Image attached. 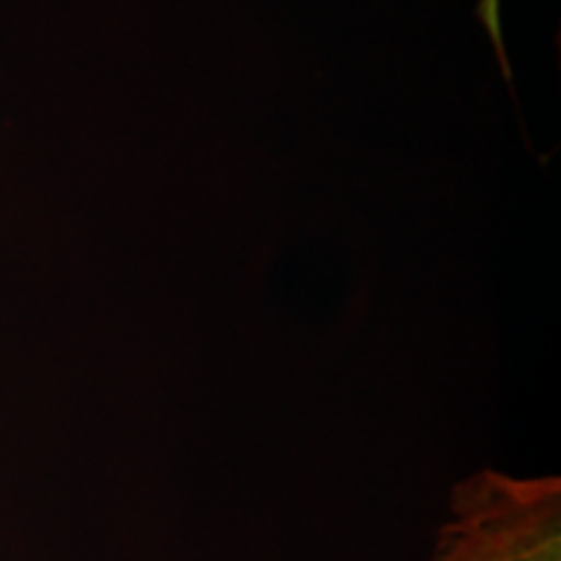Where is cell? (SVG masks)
<instances>
[{"label": "cell", "instance_id": "2", "mask_svg": "<svg viewBox=\"0 0 561 561\" xmlns=\"http://www.w3.org/2000/svg\"><path fill=\"white\" fill-rule=\"evenodd\" d=\"M479 19L481 24L486 26L491 42H494L496 47V58H500V66H502V73L510 76V62H507V53H504V39H502V21H500V0H481L479 3Z\"/></svg>", "mask_w": 561, "mask_h": 561}, {"label": "cell", "instance_id": "1", "mask_svg": "<svg viewBox=\"0 0 561 561\" xmlns=\"http://www.w3.org/2000/svg\"><path fill=\"white\" fill-rule=\"evenodd\" d=\"M430 561H561V481L500 471L460 481Z\"/></svg>", "mask_w": 561, "mask_h": 561}]
</instances>
